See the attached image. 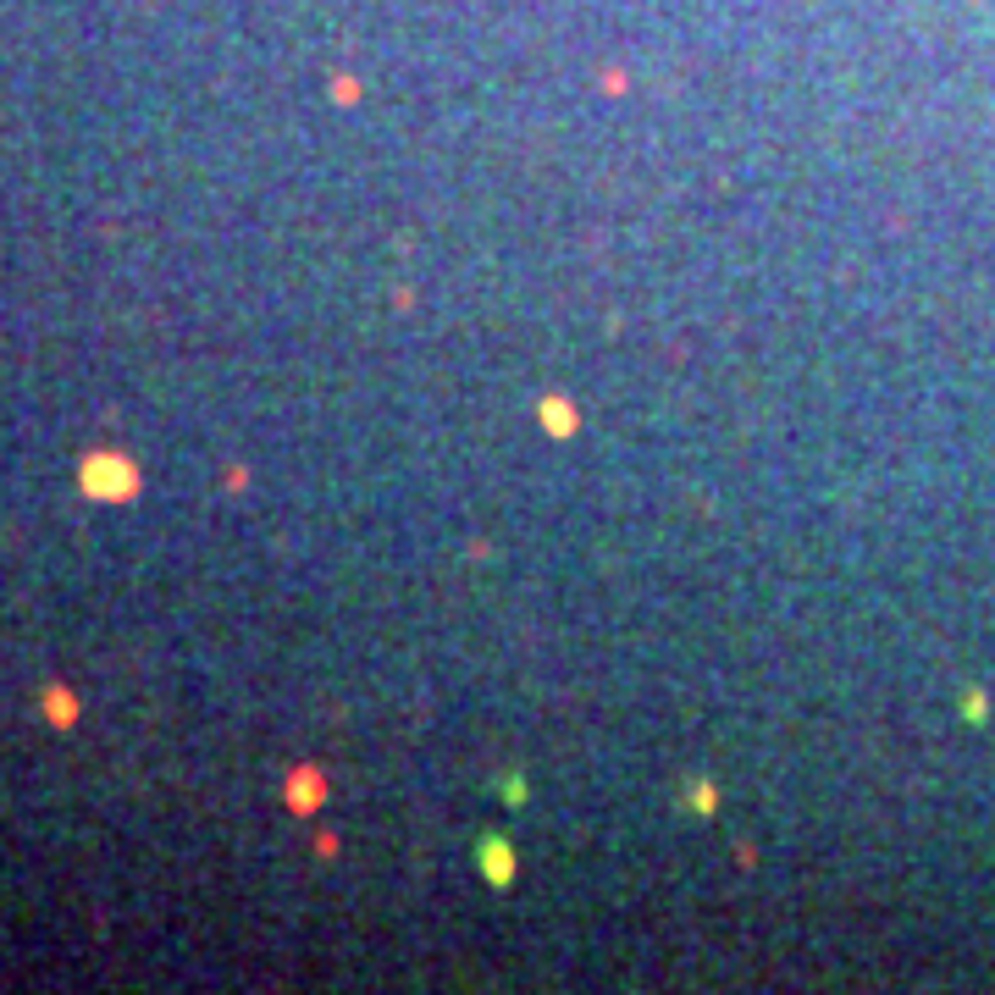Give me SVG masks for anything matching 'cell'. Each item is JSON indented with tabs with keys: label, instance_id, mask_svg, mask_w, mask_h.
Segmentation results:
<instances>
[{
	"label": "cell",
	"instance_id": "obj_1",
	"mask_svg": "<svg viewBox=\"0 0 995 995\" xmlns=\"http://www.w3.org/2000/svg\"><path fill=\"white\" fill-rule=\"evenodd\" d=\"M83 482H89V493H100V498H123V493H134V465H123V460H111V454H100V460H89L83 465Z\"/></svg>",
	"mask_w": 995,
	"mask_h": 995
},
{
	"label": "cell",
	"instance_id": "obj_2",
	"mask_svg": "<svg viewBox=\"0 0 995 995\" xmlns=\"http://www.w3.org/2000/svg\"><path fill=\"white\" fill-rule=\"evenodd\" d=\"M482 868H487L493 884H509V879H514V852H509V841L487 835V841H482Z\"/></svg>",
	"mask_w": 995,
	"mask_h": 995
},
{
	"label": "cell",
	"instance_id": "obj_3",
	"mask_svg": "<svg viewBox=\"0 0 995 995\" xmlns=\"http://www.w3.org/2000/svg\"><path fill=\"white\" fill-rule=\"evenodd\" d=\"M315 802H321V774H299V780H293V808L310 813Z\"/></svg>",
	"mask_w": 995,
	"mask_h": 995
},
{
	"label": "cell",
	"instance_id": "obj_4",
	"mask_svg": "<svg viewBox=\"0 0 995 995\" xmlns=\"http://www.w3.org/2000/svg\"><path fill=\"white\" fill-rule=\"evenodd\" d=\"M542 426H547V431H576V415H570L559 398H547V404H542Z\"/></svg>",
	"mask_w": 995,
	"mask_h": 995
}]
</instances>
